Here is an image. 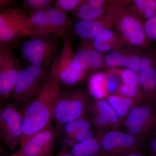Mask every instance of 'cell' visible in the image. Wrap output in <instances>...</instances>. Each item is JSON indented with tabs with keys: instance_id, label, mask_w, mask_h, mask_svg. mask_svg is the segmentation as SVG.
<instances>
[{
	"instance_id": "6da1fadb",
	"label": "cell",
	"mask_w": 156,
	"mask_h": 156,
	"mask_svg": "<svg viewBox=\"0 0 156 156\" xmlns=\"http://www.w3.org/2000/svg\"><path fill=\"white\" fill-rule=\"evenodd\" d=\"M61 92V85L48 72L42 86L23 112L20 145L50 125L53 120V108Z\"/></svg>"
},
{
	"instance_id": "7a4b0ae2",
	"label": "cell",
	"mask_w": 156,
	"mask_h": 156,
	"mask_svg": "<svg viewBox=\"0 0 156 156\" xmlns=\"http://www.w3.org/2000/svg\"><path fill=\"white\" fill-rule=\"evenodd\" d=\"M113 27L115 32L129 48L140 50L148 47L150 40L142 20L126 6L115 8Z\"/></svg>"
},
{
	"instance_id": "3957f363",
	"label": "cell",
	"mask_w": 156,
	"mask_h": 156,
	"mask_svg": "<svg viewBox=\"0 0 156 156\" xmlns=\"http://www.w3.org/2000/svg\"><path fill=\"white\" fill-rule=\"evenodd\" d=\"M89 93L82 89L62 92L53 108V120L59 129L65 124L81 118H88L92 102Z\"/></svg>"
},
{
	"instance_id": "277c9868",
	"label": "cell",
	"mask_w": 156,
	"mask_h": 156,
	"mask_svg": "<svg viewBox=\"0 0 156 156\" xmlns=\"http://www.w3.org/2000/svg\"><path fill=\"white\" fill-rule=\"evenodd\" d=\"M124 131L144 141L156 134V105L142 104L134 107L123 121Z\"/></svg>"
},
{
	"instance_id": "5b68a950",
	"label": "cell",
	"mask_w": 156,
	"mask_h": 156,
	"mask_svg": "<svg viewBox=\"0 0 156 156\" xmlns=\"http://www.w3.org/2000/svg\"><path fill=\"white\" fill-rule=\"evenodd\" d=\"M146 141L125 131L102 132L100 138L102 156H121L144 151Z\"/></svg>"
},
{
	"instance_id": "8992f818",
	"label": "cell",
	"mask_w": 156,
	"mask_h": 156,
	"mask_svg": "<svg viewBox=\"0 0 156 156\" xmlns=\"http://www.w3.org/2000/svg\"><path fill=\"white\" fill-rule=\"evenodd\" d=\"M33 27L30 16L21 9H10L0 13L1 43L15 41L31 37Z\"/></svg>"
},
{
	"instance_id": "52a82bcc",
	"label": "cell",
	"mask_w": 156,
	"mask_h": 156,
	"mask_svg": "<svg viewBox=\"0 0 156 156\" xmlns=\"http://www.w3.org/2000/svg\"><path fill=\"white\" fill-rule=\"evenodd\" d=\"M46 68L30 65L20 72L12 99L16 105L26 107L34 98L48 73Z\"/></svg>"
},
{
	"instance_id": "ba28073f",
	"label": "cell",
	"mask_w": 156,
	"mask_h": 156,
	"mask_svg": "<svg viewBox=\"0 0 156 156\" xmlns=\"http://www.w3.org/2000/svg\"><path fill=\"white\" fill-rule=\"evenodd\" d=\"M29 16L33 27L32 38L61 35L68 22L66 14L52 6L31 13Z\"/></svg>"
},
{
	"instance_id": "9c48e42d",
	"label": "cell",
	"mask_w": 156,
	"mask_h": 156,
	"mask_svg": "<svg viewBox=\"0 0 156 156\" xmlns=\"http://www.w3.org/2000/svg\"><path fill=\"white\" fill-rule=\"evenodd\" d=\"M75 54L70 39L66 36L61 51L52 62L49 72L60 85L72 86L80 82L86 76V73L78 71L75 67Z\"/></svg>"
},
{
	"instance_id": "30bf717a",
	"label": "cell",
	"mask_w": 156,
	"mask_h": 156,
	"mask_svg": "<svg viewBox=\"0 0 156 156\" xmlns=\"http://www.w3.org/2000/svg\"><path fill=\"white\" fill-rule=\"evenodd\" d=\"M58 44L56 37H31L21 46L24 58L31 65L46 68L56 58Z\"/></svg>"
},
{
	"instance_id": "8fae6325",
	"label": "cell",
	"mask_w": 156,
	"mask_h": 156,
	"mask_svg": "<svg viewBox=\"0 0 156 156\" xmlns=\"http://www.w3.org/2000/svg\"><path fill=\"white\" fill-rule=\"evenodd\" d=\"M23 114L15 104H8L0 113L1 138L11 150L20 144L23 134Z\"/></svg>"
},
{
	"instance_id": "7c38bea8",
	"label": "cell",
	"mask_w": 156,
	"mask_h": 156,
	"mask_svg": "<svg viewBox=\"0 0 156 156\" xmlns=\"http://www.w3.org/2000/svg\"><path fill=\"white\" fill-rule=\"evenodd\" d=\"M22 68L19 58L9 46L1 44L0 49V96L6 100L14 93L18 75Z\"/></svg>"
},
{
	"instance_id": "4fadbf2b",
	"label": "cell",
	"mask_w": 156,
	"mask_h": 156,
	"mask_svg": "<svg viewBox=\"0 0 156 156\" xmlns=\"http://www.w3.org/2000/svg\"><path fill=\"white\" fill-rule=\"evenodd\" d=\"M90 122L99 131L119 130L122 122L106 99L92 101L88 111Z\"/></svg>"
},
{
	"instance_id": "5bb4252c",
	"label": "cell",
	"mask_w": 156,
	"mask_h": 156,
	"mask_svg": "<svg viewBox=\"0 0 156 156\" xmlns=\"http://www.w3.org/2000/svg\"><path fill=\"white\" fill-rule=\"evenodd\" d=\"M143 93V104L156 105V52L142 55L137 72Z\"/></svg>"
},
{
	"instance_id": "9a60e30c",
	"label": "cell",
	"mask_w": 156,
	"mask_h": 156,
	"mask_svg": "<svg viewBox=\"0 0 156 156\" xmlns=\"http://www.w3.org/2000/svg\"><path fill=\"white\" fill-rule=\"evenodd\" d=\"M57 135V129L50 124L20 145L19 151L24 156H50Z\"/></svg>"
},
{
	"instance_id": "2e32d148",
	"label": "cell",
	"mask_w": 156,
	"mask_h": 156,
	"mask_svg": "<svg viewBox=\"0 0 156 156\" xmlns=\"http://www.w3.org/2000/svg\"><path fill=\"white\" fill-rule=\"evenodd\" d=\"M118 6L110 8L105 15L98 19L77 21L73 26L75 33L86 41H92L103 30L112 28L114 9Z\"/></svg>"
},
{
	"instance_id": "e0dca14e",
	"label": "cell",
	"mask_w": 156,
	"mask_h": 156,
	"mask_svg": "<svg viewBox=\"0 0 156 156\" xmlns=\"http://www.w3.org/2000/svg\"><path fill=\"white\" fill-rule=\"evenodd\" d=\"M129 1L88 0L76 11L80 20H94L103 17L110 8L120 5H127Z\"/></svg>"
},
{
	"instance_id": "ac0fdd59",
	"label": "cell",
	"mask_w": 156,
	"mask_h": 156,
	"mask_svg": "<svg viewBox=\"0 0 156 156\" xmlns=\"http://www.w3.org/2000/svg\"><path fill=\"white\" fill-rule=\"evenodd\" d=\"M142 56L138 50L131 48L115 50L105 55V66L108 68L125 67L137 72Z\"/></svg>"
},
{
	"instance_id": "d6986e66",
	"label": "cell",
	"mask_w": 156,
	"mask_h": 156,
	"mask_svg": "<svg viewBox=\"0 0 156 156\" xmlns=\"http://www.w3.org/2000/svg\"><path fill=\"white\" fill-rule=\"evenodd\" d=\"M101 131L89 139L72 146L70 151L73 156H102L100 146Z\"/></svg>"
},
{
	"instance_id": "ffe728a7",
	"label": "cell",
	"mask_w": 156,
	"mask_h": 156,
	"mask_svg": "<svg viewBox=\"0 0 156 156\" xmlns=\"http://www.w3.org/2000/svg\"><path fill=\"white\" fill-rule=\"evenodd\" d=\"M106 99L114 110L122 123L131 109L141 104L133 98L117 93L109 95Z\"/></svg>"
},
{
	"instance_id": "44dd1931",
	"label": "cell",
	"mask_w": 156,
	"mask_h": 156,
	"mask_svg": "<svg viewBox=\"0 0 156 156\" xmlns=\"http://www.w3.org/2000/svg\"><path fill=\"white\" fill-rule=\"evenodd\" d=\"M110 75L98 72L92 75L89 83V92L96 99H104L109 95Z\"/></svg>"
},
{
	"instance_id": "7402d4cb",
	"label": "cell",
	"mask_w": 156,
	"mask_h": 156,
	"mask_svg": "<svg viewBox=\"0 0 156 156\" xmlns=\"http://www.w3.org/2000/svg\"><path fill=\"white\" fill-rule=\"evenodd\" d=\"M126 7L141 20L156 16V0L131 1Z\"/></svg>"
},
{
	"instance_id": "603a6c76",
	"label": "cell",
	"mask_w": 156,
	"mask_h": 156,
	"mask_svg": "<svg viewBox=\"0 0 156 156\" xmlns=\"http://www.w3.org/2000/svg\"><path fill=\"white\" fill-rule=\"evenodd\" d=\"M95 128L90 122L89 118H81L70 121L65 124L59 129L66 138L83 130H91Z\"/></svg>"
},
{
	"instance_id": "cb8c5ba5",
	"label": "cell",
	"mask_w": 156,
	"mask_h": 156,
	"mask_svg": "<svg viewBox=\"0 0 156 156\" xmlns=\"http://www.w3.org/2000/svg\"><path fill=\"white\" fill-rule=\"evenodd\" d=\"M107 72L109 75L119 76L122 81V83L132 84L140 87L139 76L137 73L133 70L128 68L112 67L108 69Z\"/></svg>"
},
{
	"instance_id": "d4e9b609",
	"label": "cell",
	"mask_w": 156,
	"mask_h": 156,
	"mask_svg": "<svg viewBox=\"0 0 156 156\" xmlns=\"http://www.w3.org/2000/svg\"><path fill=\"white\" fill-rule=\"evenodd\" d=\"M83 48L86 50L90 63L91 71L100 69L104 66L105 56L98 52L92 47V45L88 43H85Z\"/></svg>"
},
{
	"instance_id": "484cf974",
	"label": "cell",
	"mask_w": 156,
	"mask_h": 156,
	"mask_svg": "<svg viewBox=\"0 0 156 156\" xmlns=\"http://www.w3.org/2000/svg\"><path fill=\"white\" fill-rule=\"evenodd\" d=\"M116 92L117 94L133 98L140 103H144V98L140 87L132 84L122 83L118 87Z\"/></svg>"
},
{
	"instance_id": "4316f807",
	"label": "cell",
	"mask_w": 156,
	"mask_h": 156,
	"mask_svg": "<svg viewBox=\"0 0 156 156\" xmlns=\"http://www.w3.org/2000/svg\"><path fill=\"white\" fill-rule=\"evenodd\" d=\"M75 67L78 71L85 73L91 72L89 59L87 57L86 50L82 48L80 49L74 57Z\"/></svg>"
},
{
	"instance_id": "83f0119b",
	"label": "cell",
	"mask_w": 156,
	"mask_h": 156,
	"mask_svg": "<svg viewBox=\"0 0 156 156\" xmlns=\"http://www.w3.org/2000/svg\"><path fill=\"white\" fill-rule=\"evenodd\" d=\"M86 2L85 0H56L54 2V7L66 14L68 11H76Z\"/></svg>"
},
{
	"instance_id": "f1b7e54d",
	"label": "cell",
	"mask_w": 156,
	"mask_h": 156,
	"mask_svg": "<svg viewBox=\"0 0 156 156\" xmlns=\"http://www.w3.org/2000/svg\"><path fill=\"white\" fill-rule=\"evenodd\" d=\"M53 3L52 0H24L23 5L31 14L44 10L51 6Z\"/></svg>"
},
{
	"instance_id": "f546056e",
	"label": "cell",
	"mask_w": 156,
	"mask_h": 156,
	"mask_svg": "<svg viewBox=\"0 0 156 156\" xmlns=\"http://www.w3.org/2000/svg\"><path fill=\"white\" fill-rule=\"evenodd\" d=\"M92 41L111 42L125 45L122 39L112 29H105L101 31Z\"/></svg>"
},
{
	"instance_id": "4dcf8cb0",
	"label": "cell",
	"mask_w": 156,
	"mask_h": 156,
	"mask_svg": "<svg viewBox=\"0 0 156 156\" xmlns=\"http://www.w3.org/2000/svg\"><path fill=\"white\" fill-rule=\"evenodd\" d=\"M125 45L123 44L118 43L92 41V46L98 52L103 53L121 50L123 49Z\"/></svg>"
},
{
	"instance_id": "1f68e13d",
	"label": "cell",
	"mask_w": 156,
	"mask_h": 156,
	"mask_svg": "<svg viewBox=\"0 0 156 156\" xmlns=\"http://www.w3.org/2000/svg\"><path fill=\"white\" fill-rule=\"evenodd\" d=\"M98 133H94V129L83 130L72 135L71 136L66 138V139L69 145L71 147L76 144L83 142L89 139Z\"/></svg>"
},
{
	"instance_id": "d6a6232c",
	"label": "cell",
	"mask_w": 156,
	"mask_h": 156,
	"mask_svg": "<svg viewBox=\"0 0 156 156\" xmlns=\"http://www.w3.org/2000/svg\"><path fill=\"white\" fill-rule=\"evenodd\" d=\"M146 33L150 41H156V16L145 20Z\"/></svg>"
},
{
	"instance_id": "836d02e7",
	"label": "cell",
	"mask_w": 156,
	"mask_h": 156,
	"mask_svg": "<svg viewBox=\"0 0 156 156\" xmlns=\"http://www.w3.org/2000/svg\"><path fill=\"white\" fill-rule=\"evenodd\" d=\"M147 148L149 155L156 156V134L149 139Z\"/></svg>"
},
{
	"instance_id": "e575fe53",
	"label": "cell",
	"mask_w": 156,
	"mask_h": 156,
	"mask_svg": "<svg viewBox=\"0 0 156 156\" xmlns=\"http://www.w3.org/2000/svg\"><path fill=\"white\" fill-rule=\"evenodd\" d=\"M15 1H10V0H1L0 1V6L1 9L3 10H5L6 8H8L9 6L13 5V3L15 2Z\"/></svg>"
},
{
	"instance_id": "d590c367",
	"label": "cell",
	"mask_w": 156,
	"mask_h": 156,
	"mask_svg": "<svg viewBox=\"0 0 156 156\" xmlns=\"http://www.w3.org/2000/svg\"><path fill=\"white\" fill-rule=\"evenodd\" d=\"M54 156H73L69 150H68L67 146H64L59 153Z\"/></svg>"
},
{
	"instance_id": "8d00e7d4",
	"label": "cell",
	"mask_w": 156,
	"mask_h": 156,
	"mask_svg": "<svg viewBox=\"0 0 156 156\" xmlns=\"http://www.w3.org/2000/svg\"><path fill=\"white\" fill-rule=\"evenodd\" d=\"M121 156H150L148 154L146 153L144 151H142L137 152L134 153L128 154L125 155Z\"/></svg>"
},
{
	"instance_id": "74e56055",
	"label": "cell",
	"mask_w": 156,
	"mask_h": 156,
	"mask_svg": "<svg viewBox=\"0 0 156 156\" xmlns=\"http://www.w3.org/2000/svg\"><path fill=\"white\" fill-rule=\"evenodd\" d=\"M9 156H24L23 155L21 154L18 153H14L12 154L11 155Z\"/></svg>"
}]
</instances>
